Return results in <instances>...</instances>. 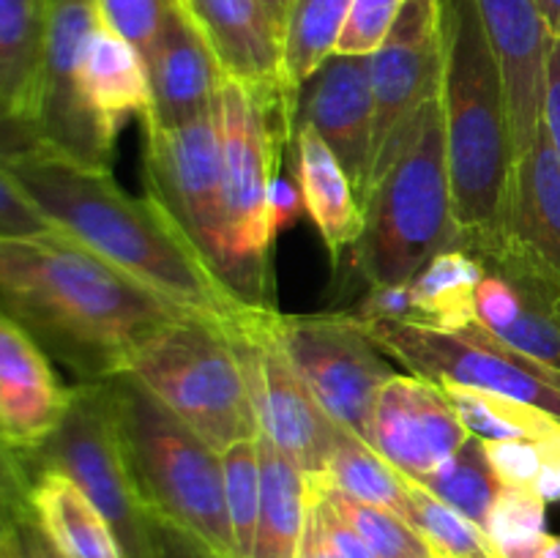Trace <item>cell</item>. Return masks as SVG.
Masks as SVG:
<instances>
[{
    "instance_id": "obj_6",
    "label": "cell",
    "mask_w": 560,
    "mask_h": 558,
    "mask_svg": "<svg viewBox=\"0 0 560 558\" xmlns=\"http://www.w3.org/2000/svg\"><path fill=\"white\" fill-rule=\"evenodd\" d=\"M224 164V200L230 224V290L246 304L266 301L271 244V186L282 142L295 135L282 96L224 77L213 102Z\"/></svg>"
},
{
    "instance_id": "obj_39",
    "label": "cell",
    "mask_w": 560,
    "mask_h": 558,
    "mask_svg": "<svg viewBox=\"0 0 560 558\" xmlns=\"http://www.w3.org/2000/svg\"><path fill=\"white\" fill-rule=\"evenodd\" d=\"M27 487H31V476H27L20 454L11 452L0 441V558H9L22 520L31 514Z\"/></svg>"
},
{
    "instance_id": "obj_36",
    "label": "cell",
    "mask_w": 560,
    "mask_h": 558,
    "mask_svg": "<svg viewBox=\"0 0 560 558\" xmlns=\"http://www.w3.org/2000/svg\"><path fill=\"white\" fill-rule=\"evenodd\" d=\"M498 479L534 490L547 503L560 501V432L539 441H485Z\"/></svg>"
},
{
    "instance_id": "obj_30",
    "label": "cell",
    "mask_w": 560,
    "mask_h": 558,
    "mask_svg": "<svg viewBox=\"0 0 560 558\" xmlns=\"http://www.w3.org/2000/svg\"><path fill=\"white\" fill-rule=\"evenodd\" d=\"M438 386L446 392L465 430L479 441H523V438L539 441L560 432L558 419L520 399L481 392V388L454 386V383H438Z\"/></svg>"
},
{
    "instance_id": "obj_18",
    "label": "cell",
    "mask_w": 560,
    "mask_h": 558,
    "mask_svg": "<svg viewBox=\"0 0 560 558\" xmlns=\"http://www.w3.org/2000/svg\"><path fill=\"white\" fill-rule=\"evenodd\" d=\"M151 109L142 126H180L213 113L224 71L200 27L173 0L156 42L145 55Z\"/></svg>"
},
{
    "instance_id": "obj_34",
    "label": "cell",
    "mask_w": 560,
    "mask_h": 558,
    "mask_svg": "<svg viewBox=\"0 0 560 558\" xmlns=\"http://www.w3.org/2000/svg\"><path fill=\"white\" fill-rule=\"evenodd\" d=\"M408 520L441 558H492L485 528L459 514L419 481H410Z\"/></svg>"
},
{
    "instance_id": "obj_45",
    "label": "cell",
    "mask_w": 560,
    "mask_h": 558,
    "mask_svg": "<svg viewBox=\"0 0 560 558\" xmlns=\"http://www.w3.org/2000/svg\"><path fill=\"white\" fill-rule=\"evenodd\" d=\"M38 148L44 146L36 131H33V126H27L25 120L14 118V115L0 109V164L38 151Z\"/></svg>"
},
{
    "instance_id": "obj_38",
    "label": "cell",
    "mask_w": 560,
    "mask_h": 558,
    "mask_svg": "<svg viewBox=\"0 0 560 558\" xmlns=\"http://www.w3.org/2000/svg\"><path fill=\"white\" fill-rule=\"evenodd\" d=\"M96 3L104 22L118 31L126 42L135 44L145 58L162 31V22L173 0H96Z\"/></svg>"
},
{
    "instance_id": "obj_35",
    "label": "cell",
    "mask_w": 560,
    "mask_h": 558,
    "mask_svg": "<svg viewBox=\"0 0 560 558\" xmlns=\"http://www.w3.org/2000/svg\"><path fill=\"white\" fill-rule=\"evenodd\" d=\"M331 507L337 509L339 518L370 545V550L377 558H435L438 553L432 550L430 542L413 528L405 518L388 512V509L372 507V503H361L355 498H348L345 492L334 490V487L315 481Z\"/></svg>"
},
{
    "instance_id": "obj_13",
    "label": "cell",
    "mask_w": 560,
    "mask_h": 558,
    "mask_svg": "<svg viewBox=\"0 0 560 558\" xmlns=\"http://www.w3.org/2000/svg\"><path fill=\"white\" fill-rule=\"evenodd\" d=\"M102 22L96 0H44V47L33 129L49 151L85 167L109 170L115 135L88 107L80 88L82 58Z\"/></svg>"
},
{
    "instance_id": "obj_20",
    "label": "cell",
    "mask_w": 560,
    "mask_h": 558,
    "mask_svg": "<svg viewBox=\"0 0 560 558\" xmlns=\"http://www.w3.org/2000/svg\"><path fill=\"white\" fill-rule=\"evenodd\" d=\"M178 3L200 27L224 77H233L260 91H277L282 96L284 31L262 5V0H178Z\"/></svg>"
},
{
    "instance_id": "obj_8",
    "label": "cell",
    "mask_w": 560,
    "mask_h": 558,
    "mask_svg": "<svg viewBox=\"0 0 560 558\" xmlns=\"http://www.w3.org/2000/svg\"><path fill=\"white\" fill-rule=\"evenodd\" d=\"M20 460L27 476L42 468L69 476L104 514L124 558H156V512L137 485L102 381L71 386L69 410L58 430Z\"/></svg>"
},
{
    "instance_id": "obj_33",
    "label": "cell",
    "mask_w": 560,
    "mask_h": 558,
    "mask_svg": "<svg viewBox=\"0 0 560 558\" xmlns=\"http://www.w3.org/2000/svg\"><path fill=\"white\" fill-rule=\"evenodd\" d=\"M219 457H222L224 503H228L235 558H252L262 496V470L260 452H257V435L235 441L233 446L219 452Z\"/></svg>"
},
{
    "instance_id": "obj_1",
    "label": "cell",
    "mask_w": 560,
    "mask_h": 558,
    "mask_svg": "<svg viewBox=\"0 0 560 558\" xmlns=\"http://www.w3.org/2000/svg\"><path fill=\"white\" fill-rule=\"evenodd\" d=\"M0 312L80 383L118 375L153 334L200 315L162 299L60 230L0 239Z\"/></svg>"
},
{
    "instance_id": "obj_3",
    "label": "cell",
    "mask_w": 560,
    "mask_h": 558,
    "mask_svg": "<svg viewBox=\"0 0 560 558\" xmlns=\"http://www.w3.org/2000/svg\"><path fill=\"white\" fill-rule=\"evenodd\" d=\"M441 113L446 131L457 249L501 235L512 189L514 135L509 96L476 0H438Z\"/></svg>"
},
{
    "instance_id": "obj_24",
    "label": "cell",
    "mask_w": 560,
    "mask_h": 558,
    "mask_svg": "<svg viewBox=\"0 0 560 558\" xmlns=\"http://www.w3.org/2000/svg\"><path fill=\"white\" fill-rule=\"evenodd\" d=\"M80 88L96 118L118 135L129 118L145 120L151 109V82L140 49L102 22L88 42Z\"/></svg>"
},
{
    "instance_id": "obj_44",
    "label": "cell",
    "mask_w": 560,
    "mask_h": 558,
    "mask_svg": "<svg viewBox=\"0 0 560 558\" xmlns=\"http://www.w3.org/2000/svg\"><path fill=\"white\" fill-rule=\"evenodd\" d=\"M271 224H273V233H282V230L293 228L301 217H304L306 206H304V197H301L299 189V181H290L277 175L271 186Z\"/></svg>"
},
{
    "instance_id": "obj_22",
    "label": "cell",
    "mask_w": 560,
    "mask_h": 558,
    "mask_svg": "<svg viewBox=\"0 0 560 558\" xmlns=\"http://www.w3.org/2000/svg\"><path fill=\"white\" fill-rule=\"evenodd\" d=\"M295 181L317 233L334 260L353 249L364 230V208L355 197L348 173L312 126L295 129Z\"/></svg>"
},
{
    "instance_id": "obj_21",
    "label": "cell",
    "mask_w": 560,
    "mask_h": 558,
    "mask_svg": "<svg viewBox=\"0 0 560 558\" xmlns=\"http://www.w3.org/2000/svg\"><path fill=\"white\" fill-rule=\"evenodd\" d=\"M492 244L509 246L560 279V156L545 124L514 162L506 219Z\"/></svg>"
},
{
    "instance_id": "obj_29",
    "label": "cell",
    "mask_w": 560,
    "mask_h": 558,
    "mask_svg": "<svg viewBox=\"0 0 560 558\" xmlns=\"http://www.w3.org/2000/svg\"><path fill=\"white\" fill-rule=\"evenodd\" d=\"M317 481L361 503H372L399 518H408L410 479H405L372 443L361 441L353 432H339L326 474Z\"/></svg>"
},
{
    "instance_id": "obj_19",
    "label": "cell",
    "mask_w": 560,
    "mask_h": 558,
    "mask_svg": "<svg viewBox=\"0 0 560 558\" xmlns=\"http://www.w3.org/2000/svg\"><path fill=\"white\" fill-rule=\"evenodd\" d=\"M476 9L501 66L512 115L514 151L520 156L541 129L547 49L552 36L539 0H476Z\"/></svg>"
},
{
    "instance_id": "obj_43",
    "label": "cell",
    "mask_w": 560,
    "mask_h": 558,
    "mask_svg": "<svg viewBox=\"0 0 560 558\" xmlns=\"http://www.w3.org/2000/svg\"><path fill=\"white\" fill-rule=\"evenodd\" d=\"M541 124H545L552 148L560 156V38H550V49H547Z\"/></svg>"
},
{
    "instance_id": "obj_51",
    "label": "cell",
    "mask_w": 560,
    "mask_h": 558,
    "mask_svg": "<svg viewBox=\"0 0 560 558\" xmlns=\"http://www.w3.org/2000/svg\"><path fill=\"white\" fill-rule=\"evenodd\" d=\"M9 558H33V553L27 550V545H25V542H22L20 534H16V542H14V547H11Z\"/></svg>"
},
{
    "instance_id": "obj_52",
    "label": "cell",
    "mask_w": 560,
    "mask_h": 558,
    "mask_svg": "<svg viewBox=\"0 0 560 558\" xmlns=\"http://www.w3.org/2000/svg\"><path fill=\"white\" fill-rule=\"evenodd\" d=\"M435 558H441V556H435Z\"/></svg>"
},
{
    "instance_id": "obj_32",
    "label": "cell",
    "mask_w": 560,
    "mask_h": 558,
    "mask_svg": "<svg viewBox=\"0 0 560 558\" xmlns=\"http://www.w3.org/2000/svg\"><path fill=\"white\" fill-rule=\"evenodd\" d=\"M485 534L490 539L492 558H539L547 534V501L534 490L509 487L498 492Z\"/></svg>"
},
{
    "instance_id": "obj_5",
    "label": "cell",
    "mask_w": 560,
    "mask_h": 558,
    "mask_svg": "<svg viewBox=\"0 0 560 558\" xmlns=\"http://www.w3.org/2000/svg\"><path fill=\"white\" fill-rule=\"evenodd\" d=\"M102 386L137 485L153 512L189 528L219 556L235 558L219 452L135 377L118 372L104 377Z\"/></svg>"
},
{
    "instance_id": "obj_41",
    "label": "cell",
    "mask_w": 560,
    "mask_h": 558,
    "mask_svg": "<svg viewBox=\"0 0 560 558\" xmlns=\"http://www.w3.org/2000/svg\"><path fill=\"white\" fill-rule=\"evenodd\" d=\"M310 487H312V507H315L323 534H326L328 545L334 547V553H337L339 558H377L375 553L370 550V545H366V542L361 539V536L355 534L342 518H339V512L331 507L326 492H323L315 481H310Z\"/></svg>"
},
{
    "instance_id": "obj_2",
    "label": "cell",
    "mask_w": 560,
    "mask_h": 558,
    "mask_svg": "<svg viewBox=\"0 0 560 558\" xmlns=\"http://www.w3.org/2000/svg\"><path fill=\"white\" fill-rule=\"evenodd\" d=\"M3 167L55 230L162 299L224 323L257 306L219 279L151 191L131 197L109 170L85 167L49 148L11 159Z\"/></svg>"
},
{
    "instance_id": "obj_47",
    "label": "cell",
    "mask_w": 560,
    "mask_h": 558,
    "mask_svg": "<svg viewBox=\"0 0 560 558\" xmlns=\"http://www.w3.org/2000/svg\"><path fill=\"white\" fill-rule=\"evenodd\" d=\"M20 536H22V542H25V545H27V550L33 553V558H60L58 553H55L52 547H49V542L44 539V534H42V531H38V525L33 523L31 514H27V518L22 520Z\"/></svg>"
},
{
    "instance_id": "obj_40",
    "label": "cell",
    "mask_w": 560,
    "mask_h": 558,
    "mask_svg": "<svg viewBox=\"0 0 560 558\" xmlns=\"http://www.w3.org/2000/svg\"><path fill=\"white\" fill-rule=\"evenodd\" d=\"M52 222L27 200L9 170L0 164V239H20V235L52 233Z\"/></svg>"
},
{
    "instance_id": "obj_37",
    "label": "cell",
    "mask_w": 560,
    "mask_h": 558,
    "mask_svg": "<svg viewBox=\"0 0 560 558\" xmlns=\"http://www.w3.org/2000/svg\"><path fill=\"white\" fill-rule=\"evenodd\" d=\"M402 5L405 0H353L342 36L337 42V55L370 58L392 31Z\"/></svg>"
},
{
    "instance_id": "obj_9",
    "label": "cell",
    "mask_w": 560,
    "mask_h": 558,
    "mask_svg": "<svg viewBox=\"0 0 560 558\" xmlns=\"http://www.w3.org/2000/svg\"><path fill=\"white\" fill-rule=\"evenodd\" d=\"M355 323L394 364L405 367L410 375L503 394L560 421V372L503 345L479 323H470L459 332L372 317H355Z\"/></svg>"
},
{
    "instance_id": "obj_25",
    "label": "cell",
    "mask_w": 560,
    "mask_h": 558,
    "mask_svg": "<svg viewBox=\"0 0 560 558\" xmlns=\"http://www.w3.org/2000/svg\"><path fill=\"white\" fill-rule=\"evenodd\" d=\"M262 470L260 518L252 558H299L301 534L310 512V479L277 446L257 435Z\"/></svg>"
},
{
    "instance_id": "obj_26",
    "label": "cell",
    "mask_w": 560,
    "mask_h": 558,
    "mask_svg": "<svg viewBox=\"0 0 560 558\" xmlns=\"http://www.w3.org/2000/svg\"><path fill=\"white\" fill-rule=\"evenodd\" d=\"M485 266L465 249L438 252L408 282L410 323L459 332L476 321V290Z\"/></svg>"
},
{
    "instance_id": "obj_15",
    "label": "cell",
    "mask_w": 560,
    "mask_h": 558,
    "mask_svg": "<svg viewBox=\"0 0 560 558\" xmlns=\"http://www.w3.org/2000/svg\"><path fill=\"white\" fill-rule=\"evenodd\" d=\"M470 432L435 381L397 372L377 394L370 443L410 481H424Z\"/></svg>"
},
{
    "instance_id": "obj_7",
    "label": "cell",
    "mask_w": 560,
    "mask_h": 558,
    "mask_svg": "<svg viewBox=\"0 0 560 558\" xmlns=\"http://www.w3.org/2000/svg\"><path fill=\"white\" fill-rule=\"evenodd\" d=\"M120 375H129L195 430L213 452L257 435L249 383L224 321L191 315L142 342Z\"/></svg>"
},
{
    "instance_id": "obj_28",
    "label": "cell",
    "mask_w": 560,
    "mask_h": 558,
    "mask_svg": "<svg viewBox=\"0 0 560 558\" xmlns=\"http://www.w3.org/2000/svg\"><path fill=\"white\" fill-rule=\"evenodd\" d=\"M353 0H295L284 25L282 102L293 129H299V93L304 82L337 53Z\"/></svg>"
},
{
    "instance_id": "obj_42",
    "label": "cell",
    "mask_w": 560,
    "mask_h": 558,
    "mask_svg": "<svg viewBox=\"0 0 560 558\" xmlns=\"http://www.w3.org/2000/svg\"><path fill=\"white\" fill-rule=\"evenodd\" d=\"M153 539H156V558H224L200 536L162 514L153 518Z\"/></svg>"
},
{
    "instance_id": "obj_31",
    "label": "cell",
    "mask_w": 560,
    "mask_h": 558,
    "mask_svg": "<svg viewBox=\"0 0 560 558\" xmlns=\"http://www.w3.org/2000/svg\"><path fill=\"white\" fill-rule=\"evenodd\" d=\"M419 485L481 528H485L498 492L503 490V481L492 468L485 441H479L476 435H468V441Z\"/></svg>"
},
{
    "instance_id": "obj_11",
    "label": "cell",
    "mask_w": 560,
    "mask_h": 558,
    "mask_svg": "<svg viewBox=\"0 0 560 558\" xmlns=\"http://www.w3.org/2000/svg\"><path fill=\"white\" fill-rule=\"evenodd\" d=\"M271 315L273 306H246L224 326L246 372L257 435L293 460L306 479L317 481L326 474L342 430L328 419L290 364L273 332Z\"/></svg>"
},
{
    "instance_id": "obj_16",
    "label": "cell",
    "mask_w": 560,
    "mask_h": 558,
    "mask_svg": "<svg viewBox=\"0 0 560 558\" xmlns=\"http://www.w3.org/2000/svg\"><path fill=\"white\" fill-rule=\"evenodd\" d=\"M295 124L312 126L326 140L364 208L366 189H370L372 124H375L366 58L334 53L301 88Z\"/></svg>"
},
{
    "instance_id": "obj_10",
    "label": "cell",
    "mask_w": 560,
    "mask_h": 558,
    "mask_svg": "<svg viewBox=\"0 0 560 558\" xmlns=\"http://www.w3.org/2000/svg\"><path fill=\"white\" fill-rule=\"evenodd\" d=\"M271 321L290 364L328 419L370 443L377 394L388 377L397 375L392 359L350 312L282 315L273 310Z\"/></svg>"
},
{
    "instance_id": "obj_23",
    "label": "cell",
    "mask_w": 560,
    "mask_h": 558,
    "mask_svg": "<svg viewBox=\"0 0 560 558\" xmlns=\"http://www.w3.org/2000/svg\"><path fill=\"white\" fill-rule=\"evenodd\" d=\"M27 507L33 523L60 558H124L104 514L60 470H33Z\"/></svg>"
},
{
    "instance_id": "obj_48",
    "label": "cell",
    "mask_w": 560,
    "mask_h": 558,
    "mask_svg": "<svg viewBox=\"0 0 560 558\" xmlns=\"http://www.w3.org/2000/svg\"><path fill=\"white\" fill-rule=\"evenodd\" d=\"M539 9H541V14H545L550 36L560 38V0H539Z\"/></svg>"
},
{
    "instance_id": "obj_12",
    "label": "cell",
    "mask_w": 560,
    "mask_h": 558,
    "mask_svg": "<svg viewBox=\"0 0 560 558\" xmlns=\"http://www.w3.org/2000/svg\"><path fill=\"white\" fill-rule=\"evenodd\" d=\"M145 129L148 191L167 208L186 239L230 288V224L222 142L213 113L180 126Z\"/></svg>"
},
{
    "instance_id": "obj_17",
    "label": "cell",
    "mask_w": 560,
    "mask_h": 558,
    "mask_svg": "<svg viewBox=\"0 0 560 558\" xmlns=\"http://www.w3.org/2000/svg\"><path fill=\"white\" fill-rule=\"evenodd\" d=\"M69 403L71 386L42 345L0 312V441L27 457L58 430Z\"/></svg>"
},
{
    "instance_id": "obj_27",
    "label": "cell",
    "mask_w": 560,
    "mask_h": 558,
    "mask_svg": "<svg viewBox=\"0 0 560 558\" xmlns=\"http://www.w3.org/2000/svg\"><path fill=\"white\" fill-rule=\"evenodd\" d=\"M42 47L44 0H0V109L27 126H33Z\"/></svg>"
},
{
    "instance_id": "obj_50",
    "label": "cell",
    "mask_w": 560,
    "mask_h": 558,
    "mask_svg": "<svg viewBox=\"0 0 560 558\" xmlns=\"http://www.w3.org/2000/svg\"><path fill=\"white\" fill-rule=\"evenodd\" d=\"M539 558H560V536H547L545 547H541Z\"/></svg>"
},
{
    "instance_id": "obj_4",
    "label": "cell",
    "mask_w": 560,
    "mask_h": 558,
    "mask_svg": "<svg viewBox=\"0 0 560 558\" xmlns=\"http://www.w3.org/2000/svg\"><path fill=\"white\" fill-rule=\"evenodd\" d=\"M446 249H457V222L438 93L399 131L364 200V230L353 252L370 288H377L410 282Z\"/></svg>"
},
{
    "instance_id": "obj_14",
    "label": "cell",
    "mask_w": 560,
    "mask_h": 558,
    "mask_svg": "<svg viewBox=\"0 0 560 558\" xmlns=\"http://www.w3.org/2000/svg\"><path fill=\"white\" fill-rule=\"evenodd\" d=\"M375 102L370 189L381 178L399 131L424 102L441 93V14L438 0H405L381 47L366 58ZM366 189V197H370Z\"/></svg>"
},
{
    "instance_id": "obj_49",
    "label": "cell",
    "mask_w": 560,
    "mask_h": 558,
    "mask_svg": "<svg viewBox=\"0 0 560 558\" xmlns=\"http://www.w3.org/2000/svg\"><path fill=\"white\" fill-rule=\"evenodd\" d=\"M262 5L271 11L273 20H277L279 25H282V31H284V25H288V16H290V11H293L295 0H262Z\"/></svg>"
},
{
    "instance_id": "obj_46",
    "label": "cell",
    "mask_w": 560,
    "mask_h": 558,
    "mask_svg": "<svg viewBox=\"0 0 560 558\" xmlns=\"http://www.w3.org/2000/svg\"><path fill=\"white\" fill-rule=\"evenodd\" d=\"M299 558H339L337 553H334V547L328 545L326 534H323L320 520H317L315 507H312V492H310V512H306L304 534H301Z\"/></svg>"
}]
</instances>
